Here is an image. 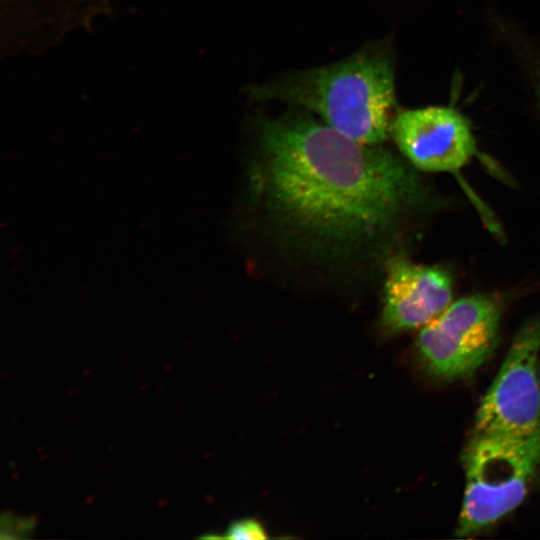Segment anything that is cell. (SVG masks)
Returning a JSON list of instances; mask_svg holds the SVG:
<instances>
[{
  "label": "cell",
  "instance_id": "1",
  "mask_svg": "<svg viewBox=\"0 0 540 540\" xmlns=\"http://www.w3.org/2000/svg\"><path fill=\"white\" fill-rule=\"evenodd\" d=\"M257 140L254 181L266 209L313 244L375 240L424 199L418 176L391 151L301 110L260 121Z\"/></svg>",
  "mask_w": 540,
  "mask_h": 540
},
{
  "label": "cell",
  "instance_id": "2",
  "mask_svg": "<svg viewBox=\"0 0 540 540\" xmlns=\"http://www.w3.org/2000/svg\"><path fill=\"white\" fill-rule=\"evenodd\" d=\"M248 92L257 100H281L311 110L362 144L380 145L391 130L394 68L384 46L367 47L325 67L288 73Z\"/></svg>",
  "mask_w": 540,
  "mask_h": 540
},
{
  "label": "cell",
  "instance_id": "3",
  "mask_svg": "<svg viewBox=\"0 0 540 540\" xmlns=\"http://www.w3.org/2000/svg\"><path fill=\"white\" fill-rule=\"evenodd\" d=\"M465 490L456 533L466 537L494 524L525 498L540 468V433H473L463 453Z\"/></svg>",
  "mask_w": 540,
  "mask_h": 540
},
{
  "label": "cell",
  "instance_id": "4",
  "mask_svg": "<svg viewBox=\"0 0 540 540\" xmlns=\"http://www.w3.org/2000/svg\"><path fill=\"white\" fill-rule=\"evenodd\" d=\"M501 307L488 294L461 298L421 328L417 350L427 372L455 380L475 372L493 352Z\"/></svg>",
  "mask_w": 540,
  "mask_h": 540
},
{
  "label": "cell",
  "instance_id": "5",
  "mask_svg": "<svg viewBox=\"0 0 540 540\" xmlns=\"http://www.w3.org/2000/svg\"><path fill=\"white\" fill-rule=\"evenodd\" d=\"M540 320L530 319L514 337L483 397L474 433L531 436L540 433Z\"/></svg>",
  "mask_w": 540,
  "mask_h": 540
},
{
  "label": "cell",
  "instance_id": "6",
  "mask_svg": "<svg viewBox=\"0 0 540 540\" xmlns=\"http://www.w3.org/2000/svg\"><path fill=\"white\" fill-rule=\"evenodd\" d=\"M390 133L402 154L426 172L459 171L476 153L469 123L449 107L399 111Z\"/></svg>",
  "mask_w": 540,
  "mask_h": 540
},
{
  "label": "cell",
  "instance_id": "7",
  "mask_svg": "<svg viewBox=\"0 0 540 540\" xmlns=\"http://www.w3.org/2000/svg\"><path fill=\"white\" fill-rule=\"evenodd\" d=\"M452 297L453 281L446 269L394 257L387 264L381 324L391 333L423 327Z\"/></svg>",
  "mask_w": 540,
  "mask_h": 540
},
{
  "label": "cell",
  "instance_id": "8",
  "mask_svg": "<svg viewBox=\"0 0 540 540\" xmlns=\"http://www.w3.org/2000/svg\"><path fill=\"white\" fill-rule=\"evenodd\" d=\"M228 539L260 540L267 535L263 526L253 519H244L232 523L224 536Z\"/></svg>",
  "mask_w": 540,
  "mask_h": 540
},
{
  "label": "cell",
  "instance_id": "9",
  "mask_svg": "<svg viewBox=\"0 0 540 540\" xmlns=\"http://www.w3.org/2000/svg\"><path fill=\"white\" fill-rule=\"evenodd\" d=\"M538 91H539V96H540V82H539V86H538Z\"/></svg>",
  "mask_w": 540,
  "mask_h": 540
}]
</instances>
